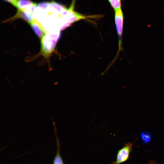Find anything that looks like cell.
<instances>
[{
	"label": "cell",
	"instance_id": "1",
	"mask_svg": "<svg viewBox=\"0 0 164 164\" xmlns=\"http://www.w3.org/2000/svg\"><path fill=\"white\" fill-rule=\"evenodd\" d=\"M60 36L59 31H54L46 33L42 36L41 40V50L44 56H49L53 51Z\"/></svg>",
	"mask_w": 164,
	"mask_h": 164
},
{
	"label": "cell",
	"instance_id": "2",
	"mask_svg": "<svg viewBox=\"0 0 164 164\" xmlns=\"http://www.w3.org/2000/svg\"><path fill=\"white\" fill-rule=\"evenodd\" d=\"M134 142H128L125 144L123 147L118 150L116 160L112 164H121L127 161L129 158L130 154L132 150Z\"/></svg>",
	"mask_w": 164,
	"mask_h": 164
},
{
	"label": "cell",
	"instance_id": "3",
	"mask_svg": "<svg viewBox=\"0 0 164 164\" xmlns=\"http://www.w3.org/2000/svg\"><path fill=\"white\" fill-rule=\"evenodd\" d=\"M115 21L119 39V49L121 50V45L123 31V16L121 9L115 11Z\"/></svg>",
	"mask_w": 164,
	"mask_h": 164
},
{
	"label": "cell",
	"instance_id": "4",
	"mask_svg": "<svg viewBox=\"0 0 164 164\" xmlns=\"http://www.w3.org/2000/svg\"><path fill=\"white\" fill-rule=\"evenodd\" d=\"M33 13L34 12L28 9L18 10L15 17L21 18L29 24L34 20Z\"/></svg>",
	"mask_w": 164,
	"mask_h": 164
},
{
	"label": "cell",
	"instance_id": "5",
	"mask_svg": "<svg viewBox=\"0 0 164 164\" xmlns=\"http://www.w3.org/2000/svg\"><path fill=\"white\" fill-rule=\"evenodd\" d=\"M29 24L38 37L41 38L46 33L41 24L35 19Z\"/></svg>",
	"mask_w": 164,
	"mask_h": 164
},
{
	"label": "cell",
	"instance_id": "6",
	"mask_svg": "<svg viewBox=\"0 0 164 164\" xmlns=\"http://www.w3.org/2000/svg\"><path fill=\"white\" fill-rule=\"evenodd\" d=\"M54 128V131L55 133L57 144V151L56 155L54 158L53 164H64L63 160L60 155V142L56 133V129L54 122H53Z\"/></svg>",
	"mask_w": 164,
	"mask_h": 164
},
{
	"label": "cell",
	"instance_id": "7",
	"mask_svg": "<svg viewBox=\"0 0 164 164\" xmlns=\"http://www.w3.org/2000/svg\"><path fill=\"white\" fill-rule=\"evenodd\" d=\"M35 3L30 0H18L17 8L19 10H23L29 8Z\"/></svg>",
	"mask_w": 164,
	"mask_h": 164
},
{
	"label": "cell",
	"instance_id": "8",
	"mask_svg": "<svg viewBox=\"0 0 164 164\" xmlns=\"http://www.w3.org/2000/svg\"><path fill=\"white\" fill-rule=\"evenodd\" d=\"M115 11L121 9V0H108Z\"/></svg>",
	"mask_w": 164,
	"mask_h": 164
},
{
	"label": "cell",
	"instance_id": "9",
	"mask_svg": "<svg viewBox=\"0 0 164 164\" xmlns=\"http://www.w3.org/2000/svg\"><path fill=\"white\" fill-rule=\"evenodd\" d=\"M141 137L142 142L145 144L149 143L151 140V137L149 132H143L141 134Z\"/></svg>",
	"mask_w": 164,
	"mask_h": 164
},
{
	"label": "cell",
	"instance_id": "10",
	"mask_svg": "<svg viewBox=\"0 0 164 164\" xmlns=\"http://www.w3.org/2000/svg\"><path fill=\"white\" fill-rule=\"evenodd\" d=\"M7 2H9L17 7V2L18 0H4Z\"/></svg>",
	"mask_w": 164,
	"mask_h": 164
},
{
	"label": "cell",
	"instance_id": "11",
	"mask_svg": "<svg viewBox=\"0 0 164 164\" xmlns=\"http://www.w3.org/2000/svg\"><path fill=\"white\" fill-rule=\"evenodd\" d=\"M147 164H157L156 162L154 160H150L148 162Z\"/></svg>",
	"mask_w": 164,
	"mask_h": 164
}]
</instances>
